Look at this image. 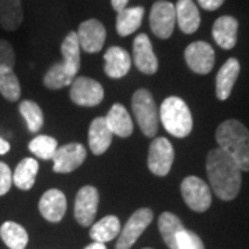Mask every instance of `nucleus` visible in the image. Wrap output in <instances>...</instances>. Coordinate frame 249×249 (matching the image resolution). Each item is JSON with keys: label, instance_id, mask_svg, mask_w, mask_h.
I'll return each mask as SVG.
<instances>
[{"label": "nucleus", "instance_id": "27", "mask_svg": "<svg viewBox=\"0 0 249 249\" xmlns=\"http://www.w3.org/2000/svg\"><path fill=\"white\" fill-rule=\"evenodd\" d=\"M62 64L76 76L80 68V45L76 32H70L62 40Z\"/></svg>", "mask_w": 249, "mask_h": 249}, {"label": "nucleus", "instance_id": "2", "mask_svg": "<svg viewBox=\"0 0 249 249\" xmlns=\"http://www.w3.org/2000/svg\"><path fill=\"white\" fill-rule=\"evenodd\" d=\"M216 142L242 172H249V130L240 121L229 119L219 124Z\"/></svg>", "mask_w": 249, "mask_h": 249}, {"label": "nucleus", "instance_id": "9", "mask_svg": "<svg viewBox=\"0 0 249 249\" xmlns=\"http://www.w3.org/2000/svg\"><path fill=\"white\" fill-rule=\"evenodd\" d=\"M70 97L80 107H96L104 98V89L97 80L78 76L71 83Z\"/></svg>", "mask_w": 249, "mask_h": 249}, {"label": "nucleus", "instance_id": "32", "mask_svg": "<svg viewBox=\"0 0 249 249\" xmlns=\"http://www.w3.org/2000/svg\"><path fill=\"white\" fill-rule=\"evenodd\" d=\"M28 147H29V151L32 152V154H35L37 158L49 160L53 158L54 152L57 151L58 142L52 136L39 134V136H36L35 139L31 140Z\"/></svg>", "mask_w": 249, "mask_h": 249}, {"label": "nucleus", "instance_id": "20", "mask_svg": "<svg viewBox=\"0 0 249 249\" xmlns=\"http://www.w3.org/2000/svg\"><path fill=\"white\" fill-rule=\"evenodd\" d=\"M175 10H176V22L178 28L187 35L194 34L201 24L199 11L196 3L193 0H178L175 6Z\"/></svg>", "mask_w": 249, "mask_h": 249}, {"label": "nucleus", "instance_id": "28", "mask_svg": "<svg viewBox=\"0 0 249 249\" xmlns=\"http://www.w3.org/2000/svg\"><path fill=\"white\" fill-rule=\"evenodd\" d=\"M0 238L10 249H25L29 240L27 230L16 222H4L1 224Z\"/></svg>", "mask_w": 249, "mask_h": 249}, {"label": "nucleus", "instance_id": "29", "mask_svg": "<svg viewBox=\"0 0 249 249\" xmlns=\"http://www.w3.org/2000/svg\"><path fill=\"white\" fill-rule=\"evenodd\" d=\"M73 79H75V75L61 61L54 64L53 67L46 72L43 83L47 89L58 90L65 88V86H70Z\"/></svg>", "mask_w": 249, "mask_h": 249}, {"label": "nucleus", "instance_id": "36", "mask_svg": "<svg viewBox=\"0 0 249 249\" xmlns=\"http://www.w3.org/2000/svg\"><path fill=\"white\" fill-rule=\"evenodd\" d=\"M223 3H224V0H198V4L204 10H208V11L217 10Z\"/></svg>", "mask_w": 249, "mask_h": 249}, {"label": "nucleus", "instance_id": "14", "mask_svg": "<svg viewBox=\"0 0 249 249\" xmlns=\"http://www.w3.org/2000/svg\"><path fill=\"white\" fill-rule=\"evenodd\" d=\"M133 62L136 68L145 75H154L158 71V58L154 53L150 37L145 34H140L134 39Z\"/></svg>", "mask_w": 249, "mask_h": 249}, {"label": "nucleus", "instance_id": "4", "mask_svg": "<svg viewBox=\"0 0 249 249\" xmlns=\"http://www.w3.org/2000/svg\"><path fill=\"white\" fill-rule=\"evenodd\" d=\"M132 109L142 132L147 137H154L158 132V108L152 94L147 89L134 91Z\"/></svg>", "mask_w": 249, "mask_h": 249}, {"label": "nucleus", "instance_id": "21", "mask_svg": "<svg viewBox=\"0 0 249 249\" xmlns=\"http://www.w3.org/2000/svg\"><path fill=\"white\" fill-rule=\"evenodd\" d=\"M106 122L111 133L118 137H129L133 133V121L122 104H114L108 111Z\"/></svg>", "mask_w": 249, "mask_h": 249}, {"label": "nucleus", "instance_id": "39", "mask_svg": "<svg viewBox=\"0 0 249 249\" xmlns=\"http://www.w3.org/2000/svg\"><path fill=\"white\" fill-rule=\"evenodd\" d=\"M85 249H107V247L103 242H93V244H90L89 247H86Z\"/></svg>", "mask_w": 249, "mask_h": 249}, {"label": "nucleus", "instance_id": "25", "mask_svg": "<svg viewBox=\"0 0 249 249\" xmlns=\"http://www.w3.org/2000/svg\"><path fill=\"white\" fill-rule=\"evenodd\" d=\"M121 230L122 229H121L119 219L116 216H114V214H109V216L103 217L101 220H98L97 223H94L91 226L90 238L94 242L106 244L108 241H112L115 237H118Z\"/></svg>", "mask_w": 249, "mask_h": 249}, {"label": "nucleus", "instance_id": "38", "mask_svg": "<svg viewBox=\"0 0 249 249\" xmlns=\"http://www.w3.org/2000/svg\"><path fill=\"white\" fill-rule=\"evenodd\" d=\"M10 151V142L0 137V155H6Z\"/></svg>", "mask_w": 249, "mask_h": 249}, {"label": "nucleus", "instance_id": "24", "mask_svg": "<svg viewBox=\"0 0 249 249\" xmlns=\"http://www.w3.org/2000/svg\"><path fill=\"white\" fill-rule=\"evenodd\" d=\"M24 10L21 0H0V27L4 31H16L22 24Z\"/></svg>", "mask_w": 249, "mask_h": 249}, {"label": "nucleus", "instance_id": "7", "mask_svg": "<svg viewBox=\"0 0 249 249\" xmlns=\"http://www.w3.org/2000/svg\"><path fill=\"white\" fill-rule=\"evenodd\" d=\"M176 25L175 4L166 0H158L152 4L150 13V27L154 35L160 39H168Z\"/></svg>", "mask_w": 249, "mask_h": 249}, {"label": "nucleus", "instance_id": "17", "mask_svg": "<svg viewBox=\"0 0 249 249\" xmlns=\"http://www.w3.org/2000/svg\"><path fill=\"white\" fill-rule=\"evenodd\" d=\"M240 62L237 58H229L222 65L216 76V96L219 100H227L231 94L234 83L240 75Z\"/></svg>", "mask_w": 249, "mask_h": 249}, {"label": "nucleus", "instance_id": "8", "mask_svg": "<svg viewBox=\"0 0 249 249\" xmlns=\"http://www.w3.org/2000/svg\"><path fill=\"white\" fill-rule=\"evenodd\" d=\"M154 219V213L150 208H142L137 209L124 227L119 232V238L116 242V249H130L134 245V242L139 240L144 230L151 224Z\"/></svg>", "mask_w": 249, "mask_h": 249}, {"label": "nucleus", "instance_id": "23", "mask_svg": "<svg viewBox=\"0 0 249 249\" xmlns=\"http://www.w3.org/2000/svg\"><path fill=\"white\" fill-rule=\"evenodd\" d=\"M144 17V9L142 6L137 7H126L118 11L116 16V32L119 36H129L136 32L142 25Z\"/></svg>", "mask_w": 249, "mask_h": 249}, {"label": "nucleus", "instance_id": "10", "mask_svg": "<svg viewBox=\"0 0 249 249\" xmlns=\"http://www.w3.org/2000/svg\"><path fill=\"white\" fill-rule=\"evenodd\" d=\"M98 190L93 186H85L80 188L75 198V208L73 213L75 219L83 227H89L93 224L96 214H97Z\"/></svg>", "mask_w": 249, "mask_h": 249}, {"label": "nucleus", "instance_id": "5", "mask_svg": "<svg viewBox=\"0 0 249 249\" xmlns=\"http://www.w3.org/2000/svg\"><path fill=\"white\" fill-rule=\"evenodd\" d=\"M180 191L187 206L194 212H205L212 204L211 188L202 178L187 176L180 186Z\"/></svg>", "mask_w": 249, "mask_h": 249}, {"label": "nucleus", "instance_id": "31", "mask_svg": "<svg viewBox=\"0 0 249 249\" xmlns=\"http://www.w3.org/2000/svg\"><path fill=\"white\" fill-rule=\"evenodd\" d=\"M19 112L24 118L25 124L28 126V130L31 133H36L42 129V126L45 124V118L40 107L36 104L35 101L31 100H24L19 104Z\"/></svg>", "mask_w": 249, "mask_h": 249}, {"label": "nucleus", "instance_id": "34", "mask_svg": "<svg viewBox=\"0 0 249 249\" xmlns=\"http://www.w3.org/2000/svg\"><path fill=\"white\" fill-rule=\"evenodd\" d=\"M16 64V53L7 40L0 39V67L13 68Z\"/></svg>", "mask_w": 249, "mask_h": 249}, {"label": "nucleus", "instance_id": "1", "mask_svg": "<svg viewBox=\"0 0 249 249\" xmlns=\"http://www.w3.org/2000/svg\"><path fill=\"white\" fill-rule=\"evenodd\" d=\"M241 172L238 165L219 147L206 157V173L213 193L223 201H232L241 190Z\"/></svg>", "mask_w": 249, "mask_h": 249}, {"label": "nucleus", "instance_id": "33", "mask_svg": "<svg viewBox=\"0 0 249 249\" xmlns=\"http://www.w3.org/2000/svg\"><path fill=\"white\" fill-rule=\"evenodd\" d=\"M178 249H205L202 240L194 231L183 230L178 235Z\"/></svg>", "mask_w": 249, "mask_h": 249}, {"label": "nucleus", "instance_id": "16", "mask_svg": "<svg viewBox=\"0 0 249 249\" xmlns=\"http://www.w3.org/2000/svg\"><path fill=\"white\" fill-rule=\"evenodd\" d=\"M104 71L111 79H119L127 75L132 67V57L122 47L112 46L104 54Z\"/></svg>", "mask_w": 249, "mask_h": 249}, {"label": "nucleus", "instance_id": "26", "mask_svg": "<svg viewBox=\"0 0 249 249\" xmlns=\"http://www.w3.org/2000/svg\"><path fill=\"white\" fill-rule=\"evenodd\" d=\"M37 170H39L37 160H34V158L22 160L17 165V168L14 170V175H13L14 186L19 190H24V191L31 190L35 184Z\"/></svg>", "mask_w": 249, "mask_h": 249}, {"label": "nucleus", "instance_id": "3", "mask_svg": "<svg viewBox=\"0 0 249 249\" xmlns=\"http://www.w3.org/2000/svg\"><path fill=\"white\" fill-rule=\"evenodd\" d=\"M160 118L166 132L172 136L183 139L193 130V116L190 108L180 97H168L160 108Z\"/></svg>", "mask_w": 249, "mask_h": 249}, {"label": "nucleus", "instance_id": "37", "mask_svg": "<svg viewBox=\"0 0 249 249\" xmlns=\"http://www.w3.org/2000/svg\"><path fill=\"white\" fill-rule=\"evenodd\" d=\"M127 1H129V0H111V4H112L114 10H116V11H121V10L126 9Z\"/></svg>", "mask_w": 249, "mask_h": 249}, {"label": "nucleus", "instance_id": "11", "mask_svg": "<svg viewBox=\"0 0 249 249\" xmlns=\"http://www.w3.org/2000/svg\"><path fill=\"white\" fill-rule=\"evenodd\" d=\"M52 160L55 173H71L85 162L86 148L79 142H70L58 147Z\"/></svg>", "mask_w": 249, "mask_h": 249}, {"label": "nucleus", "instance_id": "22", "mask_svg": "<svg viewBox=\"0 0 249 249\" xmlns=\"http://www.w3.org/2000/svg\"><path fill=\"white\" fill-rule=\"evenodd\" d=\"M158 229L166 247L178 249V235L184 230V226L178 216L172 212H163L158 219Z\"/></svg>", "mask_w": 249, "mask_h": 249}, {"label": "nucleus", "instance_id": "6", "mask_svg": "<svg viewBox=\"0 0 249 249\" xmlns=\"http://www.w3.org/2000/svg\"><path fill=\"white\" fill-rule=\"evenodd\" d=\"M175 160V150L170 142L165 137H157L150 144L147 165L155 176L163 178L172 169Z\"/></svg>", "mask_w": 249, "mask_h": 249}, {"label": "nucleus", "instance_id": "12", "mask_svg": "<svg viewBox=\"0 0 249 249\" xmlns=\"http://www.w3.org/2000/svg\"><path fill=\"white\" fill-rule=\"evenodd\" d=\"M184 58L191 71L198 75H206L213 68L214 50L209 43L198 40L187 46Z\"/></svg>", "mask_w": 249, "mask_h": 249}, {"label": "nucleus", "instance_id": "19", "mask_svg": "<svg viewBox=\"0 0 249 249\" xmlns=\"http://www.w3.org/2000/svg\"><path fill=\"white\" fill-rule=\"evenodd\" d=\"M112 142V133L107 126L106 118H96L89 127V147L94 155L107 151Z\"/></svg>", "mask_w": 249, "mask_h": 249}, {"label": "nucleus", "instance_id": "13", "mask_svg": "<svg viewBox=\"0 0 249 249\" xmlns=\"http://www.w3.org/2000/svg\"><path fill=\"white\" fill-rule=\"evenodd\" d=\"M76 35L79 39L80 47L86 53H98L106 43L107 32L98 19L90 18L80 24Z\"/></svg>", "mask_w": 249, "mask_h": 249}, {"label": "nucleus", "instance_id": "35", "mask_svg": "<svg viewBox=\"0 0 249 249\" xmlns=\"http://www.w3.org/2000/svg\"><path fill=\"white\" fill-rule=\"evenodd\" d=\"M13 184V173L7 163L0 162V196L7 194Z\"/></svg>", "mask_w": 249, "mask_h": 249}, {"label": "nucleus", "instance_id": "15", "mask_svg": "<svg viewBox=\"0 0 249 249\" xmlns=\"http://www.w3.org/2000/svg\"><path fill=\"white\" fill-rule=\"evenodd\" d=\"M39 212L47 222H61L67 212V198L64 193L57 188L47 190L39 201Z\"/></svg>", "mask_w": 249, "mask_h": 249}, {"label": "nucleus", "instance_id": "40", "mask_svg": "<svg viewBox=\"0 0 249 249\" xmlns=\"http://www.w3.org/2000/svg\"><path fill=\"white\" fill-rule=\"evenodd\" d=\"M144 249H152V248H144Z\"/></svg>", "mask_w": 249, "mask_h": 249}, {"label": "nucleus", "instance_id": "30", "mask_svg": "<svg viewBox=\"0 0 249 249\" xmlns=\"http://www.w3.org/2000/svg\"><path fill=\"white\" fill-rule=\"evenodd\" d=\"M0 94L11 103L21 97V85L13 68L0 67Z\"/></svg>", "mask_w": 249, "mask_h": 249}, {"label": "nucleus", "instance_id": "18", "mask_svg": "<svg viewBox=\"0 0 249 249\" xmlns=\"http://www.w3.org/2000/svg\"><path fill=\"white\" fill-rule=\"evenodd\" d=\"M237 32H238V21L230 16H223L217 18L212 28L214 42L226 50H230L235 46Z\"/></svg>", "mask_w": 249, "mask_h": 249}]
</instances>
